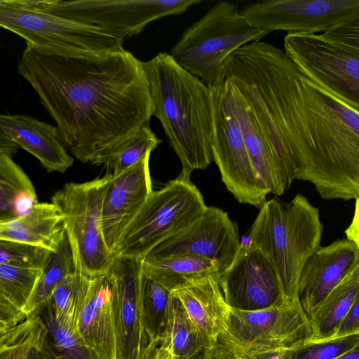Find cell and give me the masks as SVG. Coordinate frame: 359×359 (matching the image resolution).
Masks as SVG:
<instances>
[{"label": "cell", "mask_w": 359, "mask_h": 359, "mask_svg": "<svg viewBox=\"0 0 359 359\" xmlns=\"http://www.w3.org/2000/svg\"><path fill=\"white\" fill-rule=\"evenodd\" d=\"M18 72L55 122L67 151L83 163L126 140L153 116L143 62L125 48L88 54L27 45Z\"/></svg>", "instance_id": "cell-1"}, {"label": "cell", "mask_w": 359, "mask_h": 359, "mask_svg": "<svg viewBox=\"0 0 359 359\" xmlns=\"http://www.w3.org/2000/svg\"><path fill=\"white\" fill-rule=\"evenodd\" d=\"M284 158L291 180L308 181L321 198H359V134L331 107L325 91L292 63Z\"/></svg>", "instance_id": "cell-2"}, {"label": "cell", "mask_w": 359, "mask_h": 359, "mask_svg": "<svg viewBox=\"0 0 359 359\" xmlns=\"http://www.w3.org/2000/svg\"><path fill=\"white\" fill-rule=\"evenodd\" d=\"M154 105L178 156L182 174L190 176L214 161L213 104L210 88L179 65L167 53L143 62Z\"/></svg>", "instance_id": "cell-3"}, {"label": "cell", "mask_w": 359, "mask_h": 359, "mask_svg": "<svg viewBox=\"0 0 359 359\" xmlns=\"http://www.w3.org/2000/svg\"><path fill=\"white\" fill-rule=\"evenodd\" d=\"M248 234V243L273 265L284 297L299 301V282L308 259L320 248L323 226L318 209L303 195L284 203L267 200Z\"/></svg>", "instance_id": "cell-4"}, {"label": "cell", "mask_w": 359, "mask_h": 359, "mask_svg": "<svg viewBox=\"0 0 359 359\" xmlns=\"http://www.w3.org/2000/svg\"><path fill=\"white\" fill-rule=\"evenodd\" d=\"M269 33L253 27L241 14L237 4L219 1L184 31L170 55L209 88H215L224 81L227 57Z\"/></svg>", "instance_id": "cell-5"}, {"label": "cell", "mask_w": 359, "mask_h": 359, "mask_svg": "<svg viewBox=\"0 0 359 359\" xmlns=\"http://www.w3.org/2000/svg\"><path fill=\"white\" fill-rule=\"evenodd\" d=\"M0 26L27 45L76 53L121 50L126 39L118 31L50 13L36 0H0Z\"/></svg>", "instance_id": "cell-6"}, {"label": "cell", "mask_w": 359, "mask_h": 359, "mask_svg": "<svg viewBox=\"0 0 359 359\" xmlns=\"http://www.w3.org/2000/svg\"><path fill=\"white\" fill-rule=\"evenodd\" d=\"M206 207L190 176L180 172L152 192L125 232L114 257L142 259L158 245L193 224Z\"/></svg>", "instance_id": "cell-7"}, {"label": "cell", "mask_w": 359, "mask_h": 359, "mask_svg": "<svg viewBox=\"0 0 359 359\" xmlns=\"http://www.w3.org/2000/svg\"><path fill=\"white\" fill-rule=\"evenodd\" d=\"M112 173L82 182L67 183L51 198L65 217V229L75 271L86 277L106 274L114 260L103 235V203Z\"/></svg>", "instance_id": "cell-8"}, {"label": "cell", "mask_w": 359, "mask_h": 359, "mask_svg": "<svg viewBox=\"0 0 359 359\" xmlns=\"http://www.w3.org/2000/svg\"><path fill=\"white\" fill-rule=\"evenodd\" d=\"M310 319L299 301L259 311L229 308L218 343L238 357L311 342Z\"/></svg>", "instance_id": "cell-9"}, {"label": "cell", "mask_w": 359, "mask_h": 359, "mask_svg": "<svg viewBox=\"0 0 359 359\" xmlns=\"http://www.w3.org/2000/svg\"><path fill=\"white\" fill-rule=\"evenodd\" d=\"M212 151L222 180L241 203L260 208L269 194L248 154L239 121L232 107L226 81L212 88Z\"/></svg>", "instance_id": "cell-10"}, {"label": "cell", "mask_w": 359, "mask_h": 359, "mask_svg": "<svg viewBox=\"0 0 359 359\" xmlns=\"http://www.w3.org/2000/svg\"><path fill=\"white\" fill-rule=\"evenodd\" d=\"M284 52L309 79L359 112V54L322 34L288 33Z\"/></svg>", "instance_id": "cell-11"}, {"label": "cell", "mask_w": 359, "mask_h": 359, "mask_svg": "<svg viewBox=\"0 0 359 359\" xmlns=\"http://www.w3.org/2000/svg\"><path fill=\"white\" fill-rule=\"evenodd\" d=\"M202 0H36L44 11L122 33L141 32L150 22L178 15Z\"/></svg>", "instance_id": "cell-12"}, {"label": "cell", "mask_w": 359, "mask_h": 359, "mask_svg": "<svg viewBox=\"0 0 359 359\" xmlns=\"http://www.w3.org/2000/svg\"><path fill=\"white\" fill-rule=\"evenodd\" d=\"M240 11L253 27L264 32L313 34L358 15L359 0H266Z\"/></svg>", "instance_id": "cell-13"}, {"label": "cell", "mask_w": 359, "mask_h": 359, "mask_svg": "<svg viewBox=\"0 0 359 359\" xmlns=\"http://www.w3.org/2000/svg\"><path fill=\"white\" fill-rule=\"evenodd\" d=\"M142 275V259L124 257H114L107 273L111 289L118 359H149L156 350L144 325Z\"/></svg>", "instance_id": "cell-14"}, {"label": "cell", "mask_w": 359, "mask_h": 359, "mask_svg": "<svg viewBox=\"0 0 359 359\" xmlns=\"http://www.w3.org/2000/svg\"><path fill=\"white\" fill-rule=\"evenodd\" d=\"M219 283L226 304L235 309L259 311L286 300L269 259L248 243H242L232 264L221 273Z\"/></svg>", "instance_id": "cell-15"}, {"label": "cell", "mask_w": 359, "mask_h": 359, "mask_svg": "<svg viewBox=\"0 0 359 359\" xmlns=\"http://www.w3.org/2000/svg\"><path fill=\"white\" fill-rule=\"evenodd\" d=\"M241 245L237 224L227 212L207 206L193 224L158 245L147 255L202 257L216 263L222 273L232 264Z\"/></svg>", "instance_id": "cell-16"}, {"label": "cell", "mask_w": 359, "mask_h": 359, "mask_svg": "<svg viewBox=\"0 0 359 359\" xmlns=\"http://www.w3.org/2000/svg\"><path fill=\"white\" fill-rule=\"evenodd\" d=\"M151 153L126 170L112 174L103 203L102 229L113 254L127 229L154 191L149 170Z\"/></svg>", "instance_id": "cell-17"}, {"label": "cell", "mask_w": 359, "mask_h": 359, "mask_svg": "<svg viewBox=\"0 0 359 359\" xmlns=\"http://www.w3.org/2000/svg\"><path fill=\"white\" fill-rule=\"evenodd\" d=\"M358 264L359 249L346 238L317 250L306 262L299 282V299L309 318Z\"/></svg>", "instance_id": "cell-18"}, {"label": "cell", "mask_w": 359, "mask_h": 359, "mask_svg": "<svg viewBox=\"0 0 359 359\" xmlns=\"http://www.w3.org/2000/svg\"><path fill=\"white\" fill-rule=\"evenodd\" d=\"M77 334L103 359H118L111 289L107 273L87 277Z\"/></svg>", "instance_id": "cell-19"}, {"label": "cell", "mask_w": 359, "mask_h": 359, "mask_svg": "<svg viewBox=\"0 0 359 359\" xmlns=\"http://www.w3.org/2000/svg\"><path fill=\"white\" fill-rule=\"evenodd\" d=\"M0 133L36 157L48 172H65L73 165L55 126L27 115L2 114Z\"/></svg>", "instance_id": "cell-20"}, {"label": "cell", "mask_w": 359, "mask_h": 359, "mask_svg": "<svg viewBox=\"0 0 359 359\" xmlns=\"http://www.w3.org/2000/svg\"><path fill=\"white\" fill-rule=\"evenodd\" d=\"M225 81L252 163L269 194L281 196L292 184L287 175L267 142L252 108L233 85Z\"/></svg>", "instance_id": "cell-21"}, {"label": "cell", "mask_w": 359, "mask_h": 359, "mask_svg": "<svg viewBox=\"0 0 359 359\" xmlns=\"http://www.w3.org/2000/svg\"><path fill=\"white\" fill-rule=\"evenodd\" d=\"M220 274L189 280L171 291L194 325L213 345L218 343L230 308L220 286Z\"/></svg>", "instance_id": "cell-22"}, {"label": "cell", "mask_w": 359, "mask_h": 359, "mask_svg": "<svg viewBox=\"0 0 359 359\" xmlns=\"http://www.w3.org/2000/svg\"><path fill=\"white\" fill-rule=\"evenodd\" d=\"M65 217L53 203H39L25 215L0 223V240L25 243L54 252L65 234Z\"/></svg>", "instance_id": "cell-23"}, {"label": "cell", "mask_w": 359, "mask_h": 359, "mask_svg": "<svg viewBox=\"0 0 359 359\" xmlns=\"http://www.w3.org/2000/svg\"><path fill=\"white\" fill-rule=\"evenodd\" d=\"M142 271L146 276L170 292L189 280L221 273L213 261L190 255H147L142 259Z\"/></svg>", "instance_id": "cell-24"}, {"label": "cell", "mask_w": 359, "mask_h": 359, "mask_svg": "<svg viewBox=\"0 0 359 359\" xmlns=\"http://www.w3.org/2000/svg\"><path fill=\"white\" fill-rule=\"evenodd\" d=\"M359 290V264L328 294L316 313L309 318L311 342L325 341L335 337Z\"/></svg>", "instance_id": "cell-25"}, {"label": "cell", "mask_w": 359, "mask_h": 359, "mask_svg": "<svg viewBox=\"0 0 359 359\" xmlns=\"http://www.w3.org/2000/svg\"><path fill=\"white\" fill-rule=\"evenodd\" d=\"M161 345L169 350L172 359H205L213 346L194 325L179 299L172 294L167 327Z\"/></svg>", "instance_id": "cell-26"}, {"label": "cell", "mask_w": 359, "mask_h": 359, "mask_svg": "<svg viewBox=\"0 0 359 359\" xmlns=\"http://www.w3.org/2000/svg\"><path fill=\"white\" fill-rule=\"evenodd\" d=\"M37 203L28 176L13 158L0 155V223L22 217Z\"/></svg>", "instance_id": "cell-27"}, {"label": "cell", "mask_w": 359, "mask_h": 359, "mask_svg": "<svg viewBox=\"0 0 359 359\" xmlns=\"http://www.w3.org/2000/svg\"><path fill=\"white\" fill-rule=\"evenodd\" d=\"M76 272L70 244L65 233L57 249L51 252L37 286L24 309L27 317L39 312L50 299L54 291L68 275Z\"/></svg>", "instance_id": "cell-28"}, {"label": "cell", "mask_w": 359, "mask_h": 359, "mask_svg": "<svg viewBox=\"0 0 359 359\" xmlns=\"http://www.w3.org/2000/svg\"><path fill=\"white\" fill-rule=\"evenodd\" d=\"M48 327L39 313L0 332V359H29L46 343Z\"/></svg>", "instance_id": "cell-29"}, {"label": "cell", "mask_w": 359, "mask_h": 359, "mask_svg": "<svg viewBox=\"0 0 359 359\" xmlns=\"http://www.w3.org/2000/svg\"><path fill=\"white\" fill-rule=\"evenodd\" d=\"M141 297L144 328L156 349L165 333L171 292L142 273Z\"/></svg>", "instance_id": "cell-30"}, {"label": "cell", "mask_w": 359, "mask_h": 359, "mask_svg": "<svg viewBox=\"0 0 359 359\" xmlns=\"http://www.w3.org/2000/svg\"><path fill=\"white\" fill-rule=\"evenodd\" d=\"M161 142V140L147 123L126 140L95 158L90 164L103 165L112 170V174H118L151 153Z\"/></svg>", "instance_id": "cell-31"}, {"label": "cell", "mask_w": 359, "mask_h": 359, "mask_svg": "<svg viewBox=\"0 0 359 359\" xmlns=\"http://www.w3.org/2000/svg\"><path fill=\"white\" fill-rule=\"evenodd\" d=\"M86 283V276L72 273L60 283L49 300L57 324L75 334H77Z\"/></svg>", "instance_id": "cell-32"}, {"label": "cell", "mask_w": 359, "mask_h": 359, "mask_svg": "<svg viewBox=\"0 0 359 359\" xmlns=\"http://www.w3.org/2000/svg\"><path fill=\"white\" fill-rule=\"evenodd\" d=\"M42 271L0 264V306L24 312L37 286Z\"/></svg>", "instance_id": "cell-33"}, {"label": "cell", "mask_w": 359, "mask_h": 359, "mask_svg": "<svg viewBox=\"0 0 359 359\" xmlns=\"http://www.w3.org/2000/svg\"><path fill=\"white\" fill-rule=\"evenodd\" d=\"M39 313L48 327V341L60 359H103L77 334L69 332L57 324L49 301Z\"/></svg>", "instance_id": "cell-34"}, {"label": "cell", "mask_w": 359, "mask_h": 359, "mask_svg": "<svg viewBox=\"0 0 359 359\" xmlns=\"http://www.w3.org/2000/svg\"><path fill=\"white\" fill-rule=\"evenodd\" d=\"M359 343V332L285 349L283 359H334Z\"/></svg>", "instance_id": "cell-35"}, {"label": "cell", "mask_w": 359, "mask_h": 359, "mask_svg": "<svg viewBox=\"0 0 359 359\" xmlns=\"http://www.w3.org/2000/svg\"><path fill=\"white\" fill-rule=\"evenodd\" d=\"M51 251L36 245L0 240V264L43 269Z\"/></svg>", "instance_id": "cell-36"}, {"label": "cell", "mask_w": 359, "mask_h": 359, "mask_svg": "<svg viewBox=\"0 0 359 359\" xmlns=\"http://www.w3.org/2000/svg\"><path fill=\"white\" fill-rule=\"evenodd\" d=\"M322 35L326 39L359 54V13L334 26Z\"/></svg>", "instance_id": "cell-37"}, {"label": "cell", "mask_w": 359, "mask_h": 359, "mask_svg": "<svg viewBox=\"0 0 359 359\" xmlns=\"http://www.w3.org/2000/svg\"><path fill=\"white\" fill-rule=\"evenodd\" d=\"M359 332V290L335 337H344Z\"/></svg>", "instance_id": "cell-38"}, {"label": "cell", "mask_w": 359, "mask_h": 359, "mask_svg": "<svg viewBox=\"0 0 359 359\" xmlns=\"http://www.w3.org/2000/svg\"><path fill=\"white\" fill-rule=\"evenodd\" d=\"M345 234L346 239L353 243L359 249V198L355 199L354 215Z\"/></svg>", "instance_id": "cell-39"}, {"label": "cell", "mask_w": 359, "mask_h": 359, "mask_svg": "<svg viewBox=\"0 0 359 359\" xmlns=\"http://www.w3.org/2000/svg\"><path fill=\"white\" fill-rule=\"evenodd\" d=\"M205 359H240L220 344L217 343L210 348Z\"/></svg>", "instance_id": "cell-40"}, {"label": "cell", "mask_w": 359, "mask_h": 359, "mask_svg": "<svg viewBox=\"0 0 359 359\" xmlns=\"http://www.w3.org/2000/svg\"><path fill=\"white\" fill-rule=\"evenodd\" d=\"M29 359H60L55 353L48 341V336L45 344L40 348L34 351Z\"/></svg>", "instance_id": "cell-41"}, {"label": "cell", "mask_w": 359, "mask_h": 359, "mask_svg": "<svg viewBox=\"0 0 359 359\" xmlns=\"http://www.w3.org/2000/svg\"><path fill=\"white\" fill-rule=\"evenodd\" d=\"M19 147L10 138L0 133V155L13 158Z\"/></svg>", "instance_id": "cell-42"}, {"label": "cell", "mask_w": 359, "mask_h": 359, "mask_svg": "<svg viewBox=\"0 0 359 359\" xmlns=\"http://www.w3.org/2000/svg\"><path fill=\"white\" fill-rule=\"evenodd\" d=\"M284 350L269 351L238 358L240 359H283Z\"/></svg>", "instance_id": "cell-43"}, {"label": "cell", "mask_w": 359, "mask_h": 359, "mask_svg": "<svg viewBox=\"0 0 359 359\" xmlns=\"http://www.w3.org/2000/svg\"><path fill=\"white\" fill-rule=\"evenodd\" d=\"M149 359H172V357L165 346L160 345Z\"/></svg>", "instance_id": "cell-44"}, {"label": "cell", "mask_w": 359, "mask_h": 359, "mask_svg": "<svg viewBox=\"0 0 359 359\" xmlns=\"http://www.w3.org/2000/svg\"><path fill=\"white\" fill-rule=\"evenodd\" d=\"M334 359H359V343L350 351Z\"/></svg>", "instance_id": "cell-45"}]
</instances>
